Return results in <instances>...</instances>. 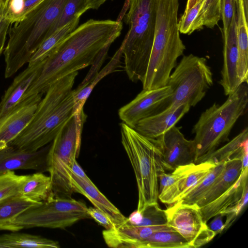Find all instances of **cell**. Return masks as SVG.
Wrapping results in <instances>:
<instances>
[{
  "instance_id": "obj_42",
  "label": "cell",
  "mask_w": 248,
  "mask_h": 248,
  "mask_svg": "<svg viewBox=\"0 0 248 248\" xmlns=\"http://www.w3.org/2000/svg\"><path fill=\"white\" fill-rule=\"evenodd\" d=\"M44 0H25L24 8L16 22L22 20L34 7Z\"/></svg>"
},
{
  "instance_id": "obj_3",
  "label": "cell",
  "mask_w": 248,
  "mask_h": 248,
  "mask_svg": "<svg viewBox=\"0 0 248 248\" xmlns=\"http://www.w3.org/2000/svg\"><path fill=\"white\" fill-rule=\"evenodd\" d=\"M156 20L154 41L143 89L167 85L178 58L186 49L180 36L178 12L179 0H155Z\"/></svg>"
},
{
  "instance_id": "obj_44",
  "label": "cell",
  "mask_w": 248,
  "mask_h": 248,
  "mask_svg": "<svg viewBox=\"0 0 248 248\" xmlns=\"http://www.w3.org/2000/svg\"><path fill=\"white\" fill-rule=\"evenodd\" d=\"M71 171L77 176L86 181L90 183H93L92 180L85 173L83 170L81 168L80 165L78 163L77 160L74 162L71 168Z\"/></svg>"
},
{
  "instance_id": "obj_41",
  "label": "cell",
  "mask_w": 248,
  "mask_h": 248,
  "mask_svg": "<svg viewBox=\"0 0 248 248\" xmlns=\"http://www.w3.org/2000/svg\"><path fill=\"white\" fill-rule=\"evenodd\" d=\"M223 216L221 214L216 215L208 225L209 228L216 234L221 233L224 230V223L223 222Z\"/></svg>"
},
{
  "instance_id": "obj_14",
  "label": "cell",
  "mask_w": 248,
  "mask_h": 248,
  "mask_svg": "<svg viewBox=\"0 0 248 248\" xmlns=\"http://www.w3.org/2000/svg\"><path fill=\"white\" fill-rule=\"evenodd\" d=\"M49 146L33 152L21 150L10 145L0 149V174L16 170L47 171L46 156Z\"/></svg>"
},
{
  "instance_id": "obj_34",
  "label": "cell",
  "mask_w": 248,
  "mask_h": 248,
  "mask_svg": "<svg viewBox=\"0 0 248 248\" xmlns=\"http://www.w3.org/2000/svg\"><path fill=\"white\" fill-rule=\"evenodd\" d=\"M220 19V0H202L198 16L199 30L204 26L213 29Z\"/></svg>"
},
{
  "instance_id": "obj_9",
  "label": "cell",
  "mask_w": 248,
  "mask_h": 248,
  "mask_svg": "<svg viewBox=\"0 0 248 248\" xmlns=\"http://www.w3.org/2000/svg\"><path fill=\"white\" fill-rule=\"evenodd\" d=\"M170 74L167 85L171 95L161 110L176 108L184 104L195 107L213 84V73L206 59L190 54L183 57Z\"/></svg>"
},
{
  "instance_id": "obj_11",
  "label": "cell",
  "mask_w": 248,
  "mask_h": 248,
  "mask_svg": "<svg viewBox=\"0 0 248 248\" xmlns=\"http://www.w3.org/2000/svg\"><path fill=\"white\" fill-rule=\"evenodd\" d=\"M165 212L168 225L181 235L191 248L207 244L217 235L203 220L196 204L176 202L170 204Z\"/></svg>"
},
{
  "instance_id": "obj_15",
  "label": "cell",
  "mask_w": 248,
  "mask_h": 248,
  "mask_svg": "<svg viewBox=\"0 0 248 248\" xmlns=\"http://www.w3.org/2000/svg\"><path fill=\"white\" fill-rule=\"evenodd\" d=\"M42 94L32 95L21 101L0 128V149L14 140L30 124Z\"/></svg>"
},
{
  "instance_id": "obj_4",
  "label": "cell",
  "mask_w": 248,
  "mask_h": 248,
  "mask_svg": "<svg viewBox=\"0 0 248 248\" xmlns=\"http://www.w3.org/2000/svg\"><path fill=\"white\" fill-rule=\"evenodd\" d=\"M66 0H44L21 21L14 23L4 49V76H13L49 36Z\"/></svg>"
},
{
  "instance_id": "obj_28",
  "label": "cell",
  "mask_w": 248,
  "mask_h": 248,
  "mask_svg": "<svg viewBox=\"0 0 248 248\" xmlns=\"http://www.w3.org/2000/svg\"><path fill=\"white\" fill-rule=\"evenodd\" d=\"M122 56V48L121 46L107 65L97 73L88 84L80 89L74 90V114L83 110V106L86 100L93 88L102 78L110 73L118 71V68H122L121 59Z\"/></svg>"
},
{
  "instance_id": "obj_27",
  "label": "cell",
  "mask_w": 248,
  "mask_h": 248,
  "mask_svg": "<svg viewBox=\"0 0 248 248\" xmlns=\"http://www.w3.org/2000/svg\"><path fill=\"white\" fill-rule=\"evenodd\" d=\"M42 202L30 200L20 195L0 201V231H12V223L18 216L31 207Z\"/></svg>"
},
{
  "instance_id": "obj_26",
  "label": "cell",
  "mask_w": 248,
  "mask_h": 248,
  "mask_svg": "<svg viewBox=\"0 0 248 248\" xmlns=\"http://www.w3.org/2000/svg\"><path fill=\"white\" fill-rule=\"evenodd\" d=\"M18 194L37 202L54 197L50 176L40 171L26 175L20 186Z\"/></svg>"
},
{
  "instance_id": "obj_20",
  "label": "cell",
  "mask_w": 248,
  "mask_h": 248,
  "mask_svg": "<svg viewBox=\"0 0 248 248\" xmlns=\"http://www.w3.org/2000/svg\"><path fill=\"white\" fill-rule=\"evenodd\" d=\"M70 182L73 192L84 196L97 209L105 214L115 227L124 223L127 217L93 183H90L75 175L71 170Z\"/></svg>"
},
{
  "instance_id": "obj_16",
  "label": "cell",
  "mask_w": 248,
  "mask_h": 248,
  "mask_svg": "<svg viewBox=\"0 0 248 248\" xmlns=\"http://www.w3.org/2000/svg\"><path fill=\"white\" fill-rule=\"evenodd\" d=\"M236 26L237 14L234 16L227 33L223 34V62L221 71V78L219 83L226 96L233 93L241 84L236 73L238 59Z\"/></svg>"
},
{
  "instance_id": "obj_31",
  "label": "cell",
  "mask_w": 248,
  "mask_h": 248,
  "mask_svg": "<svg viewBox=\"0 0 248 248\" xmlns=\"http://www.w3.org/2000/svg\"><path fill=\"white\" fill-rule=\"evenodd\" d=\"M191 248L186 240L175 230L155 232L137 242L133 248Z\"/></svg>"
},
{
  "instance_id": "obj_12",
  "label": "cell",
  "mask_w": 248,
  "mask_h": 248,
  "mask_svg": "<svg viewBox=\"0 0 248 248\" xmlns=\"http://www.w3.org/2000/svg\"><path fill=\"white\" fill-rule=\"evenodd\" d=\"M154 140L165 171L172 172L179 167L195 163L194 141L186 139L179 127L174 125Z\"/></svg>"
},
{
  "instance_id": "obj_40",
  "label": "cell",
  "mask_w": 248,
  "mask_h": 248,
  "mask_svg": "<svg viewBox=\"0 0 248 248\" xmlns=\"http://www.w3.org/2000/svg\"><path fill=\"white\" fill-rule=\"evenodd\" d=\"M87 212L91 218H93L105 230H109L115 226L108 217L99 209L96 207H90L87 208Z\"/></svg>"
},
{
  "instance_id": "obj_19",
  "label": "cell",
  "mask_w": 248,
  "mask_h": 248,
  "mask_svg": "<svg viewBox=\"0 0 248 248\" xmlns=\"http://www.w3.org/2000/svg\"><path fill=\"white\" fill-rule=\"evenodd\" d=\"M190 108L184 104L176 108L165 109L140 121L134 129L145 137L156 139L175 125Z\"/></svg>"
},
{
  "instance_id": "obj_32",
  "label": "cell",
  "mask_w": 248,
  "mask_h": 248,
  "mask_svg": "<svg viewBox=\"0 0 248 248\" xmlns=\"http://www.w3.org/2000/svg\"><path fill=\"white\" fill-rule=\"evenodd\" d=\"M224 163L216 164L203 179L186 192L176 202L185 204H196L208 191L221 173Z\"/></svg>"
},
{
  "instance_id": "obj_17",
  "label": "cell",
  "mask_w": 248,
  "mask_h": 248,
  "mask_svg": "<svg viewBox=\"0 0 248 248\" xmlns=\"http://www.w3.org/2000/svg\"><path fill=\"white\" fill-rule=\"evenodd\" d=\"M44 61L28 65L5 91L0 102V128L20 102L23 94L40 72Z\"/></svg>"
},
{
  "instance_id": "obj_30",
  "label": "cell",
  "mask_w": 248,
  "mask_h": 248,
  "mask_svg": "<svg viewBox=\"0 0 248 248\" xmlns=\"http://www.w3.org/2000/svg\"><path fill=\"white\" fill-rule=\"evenodd\" d=\"M80 16L57 29L40 45L31 58L28 65H32L45 60L58 45L78 26Z\"/></svg>"
},
{
  "instance_id": "obj_13",
  "label": "cell",
  "mask_w": 248,
  "mask_h": 248,
  "mask_svg": "<svg viewBox=\"0 0 248 248\" xmlns=\"http://www.w3.org/2000/svg\"><path fill=\"white\" fill-rule=\"evenodd\" d=\"M171 93L172 90L168 85L143 89L133 100L119 109V118L124 123L134 128L140 121L159 112Z\"/></svg>"
},
{
  "instance_id": "obj_39",
  "label": "cell",
  "mask_w": 248,
  "mask_h": 248,
  "mask_svg": "<svg viewBox=\"0 0 248 248\" xmlns=\"http://www.w3.org/2000/svg\"><path fill=\"white\" fill-rule=\"evenodd\" d=\"M248 202V187H247L239 202L233 207L229 208L220 214L226 217L224 223V230L229 228L235 221L236 217L240 215L247 206Z\"/></svg>"
},
{
  "instance_id": "obj_43",
  "label": "cell",
  "mask_w": 248,
  "mask_h": 248,
  "mask_svg": "<svg viewBox=\"0 0 248 248\" xmlns=\"http://www.w3.org/2000/svg\"><path fill=\"white\" fill-rule=\"evenodd\" d=\"M10 25L9 23L4 19L0 27V55L4 50L6 36Z\"/></svg>"
},
{
  "instance_id": "obj_48",
  "label": "cell",
  "mask_w": 248,
  "mask_h": 248,
  "mask_svg": "<svg viewBox=\"0 0 248 248\" xmlns=\"http://www.w3.org/2000/svg\"><path fill=\"white\" fill-rule=\"evenodd\" d=\"M10 0H7V2H6V6H7H7H8V2H9V1Z\"/></svg>"
},
{
  "instance_id": "obj_24",
  "label": "cell",
  "mask_w": 248,
  "mask_h": 248,
  "mask_svg": "<svg viewBox=\"0 0 248 248\" xmlns=\"http://www.w3.org/2000/svg\"><path fill=\"white\" fill-rule=\"evenodd\" d=\"M248 129H243L232 140L222 147L217 149L204 160L214 164L225 162L230 159L240 158L243 169L248 166Z\"/></svg>"
},
{
  "instance_id": "obj_38",
  "label": "cell",
  "mask_w": 248,
  "mask_h": 248,
  "mask_svg": "<svg viewBox=\"0 0 248 248\" xmlns=\"http://www.w3.org/2000/svg\"><path fill=\"white\" fill-rule=\"evenodd\" d=\"M238 0H220L221 19L223 25V34L227 33L232 19L237 14Z\"/></svg>"
},
{
  "instance_id": "obj_46",
  "label": "cell",
  "mask_w": 248,
  "mask_h": 248,
  "mask_svg": "<svg viewBox=\"0 0 248 248\" xmlns=\"http://www.w3.org/2000/svg\"><path fill=\"white\" fill-rule=\"evenodd\" d=\"M6 8L3 4L0 3V27L4 20Z\"/></svg>"
},
{
  "instance_id": "obj_8",
  "label": "cell",
  "mask_w": 248,
  "mask_h": 248,
  "mask_svg": "<svg viewBox=\"0 0 248 248\" xmlns=\"http://www.w3.org/2000/svg\"><path fill=\"white\" fill-rule=\"evenodd\" d=\"M87 116L83 110L74 114L49 146L46 156L47 171L52 183L54 197L71 198V168L78 156L81 133Z\"/></svg>"
},
{
  "instance_id": "obj_22",
  "label": "cell",
  "mask_w": 248,
  "mask_h": 248,
  "mask_svg": "<svg viewBox=\"0 0 248 248\" xmlns=\"http://www.w3.org/2000/svg\"><path fill=\"white\" fill-rule=\"evenodd\" d=\"M215 165L206 161L180 166L175 169L178 173V178L171 191L170 204L176 202L186 192L203 179Z\"/></svg>"
},
{
  "instance_id": "obj_18",
  "label": "cell",
  "mask_w": 248,
  "mask_h": 248,
  "mask_svg": "<svg viewBox=\"0 0 248 248\" xmlns=\"http://www.w3.org/2000/svg\"><path fill=\"white\" fill-rule=\"evenodd\" d=\"M164 230H174L168 225L135 226L129 224L126 220L119 227L104 230L102 235L109 247L133 248L137 242L146 238L155 232Z\"/></svg>"
},
{
  "instance_id": "obj_45",
  "label": "cell",
  "mask_w": 248,
  "mask_h": 248,
  "mask_svg": "<svg viewBox=\"0 0 248 248\" xmlns=\"http://www.w3.org/2000/svg\"><path fill=\"white\" fill-rule=\"evenodd\" d=\"M107 0H89L88 9H98Z\"/></svg>"
},
{
  "instance_id": "obj_2",
  "label": "cell",
  "mask_w": 248,
  "mask_h": 248,
  "mask_svg": "<svg viewBox=\"0 0 248 248\" xmlns=\"http://www.w3.org/2000/svg\"><path fill=\"white\" fill-rule=\"evenodd\" d=\"M78 73L70 74L49 87L30 124L8 145L33 152L52 141L74 114L73 88Z\"/></svg>"
},
{
  "instance_id": "obj_6",
  "label": "cell",
  "mask_w": 248,
  "mask_h": 248,
  "mask_svg": "<svg viewBox=\"0 0 248 248\" xmlns=\"http://www.w3.org/2000/svg\"><path fill=\"white\" fill-rule=\"evenodd\" d=\"M248 104V87L243 83L222 104L215 103L201 114L192 129L196 164L203 162L220 144L230 140L231 131L244 114Z\"/></svg>"
},
{
  "instance_id": "obj_5",
  "label": "cell",
  "mask_w": 248,
  "mask_h": 248,
  "mask_svg": "<svg viewBox=\"0 0 248 248\" xmlns=\"http://www.w3.org/2000/svg\"><path fill=\"white\" fill-rule=\"evenodd\" d=\"M122 17L129 26L121 46L124 69L130 80L141 82L153 46L156 20L155 0H128Z\"/></svg>"
},
{
  "instance_id": "obj_37",
  "label": "cell",
  "mask_w": 248,
  "mask_h": 248,
  "mask_svg": "<svg viewBox=\"0 0 248 248\" xmlns=\"http://www.w3.org/2000/svg\"><path fill=\"white\" fill-rule=\"evenodd\" d=\"M202 0H199L187 12L184 13L178 21L179 32L190 34L196 30H199L198 16Z\"/></svg>"
},
{
  "instance_id": "obj_35",
  "label": "cell",
  "mask_w": 248,
  "mask_h": 248,
  "mask_svg": "<svg viewBox=\"0 0 248 248\" xmlns=\"http://www.w3.org/2000/svg\"><path fill=\"white\" fill-rule=\"evenodd\" d=\"M25 177L16 174L14 170L0 174V201L19 195V187Z\"/></svg>"
},
{
  "instance_id": "obj_29",
  "label": "cell",
  "mask_w": 248,
  "mask_h": 248,
  "mask_svg": "<svg viewBox=\"0 0 248 248\" xmlns=\"http://www.w3.org/2000/svg\"><path fill=\"white\" fill-rule=\"evenodd\" d=\"M58 242L41 236L13 232L0 235V248H58Z\"/></svg>"
},
{
  "instance_id": "obj_21",
  "label": "cell",
  "mask_w": 248,
  "mask_h": 248,
  "mask_svg": "<svg viewBox=\"0 0 248 248\" xmlns=\"http://www.w3.org/2000/svg\"><path fill=\"white\" fill-rule=\"evenodd\" d=\"M248 168L243 169L236 182L226 192L209 203L199 208L203 220L207 221L216 215L234 206L248 187Z\"/></svg>"
},
{
  "instance_id": "obj_47",
  "label": "cell",
  "mask_w": 248,
  "mask_h": 248,
  "mask_svg": "<svg viewBox=\"0 0 248 248\" xmlns=\"http://www.w3.org/2000/svg\"><path fill=\"white\" fill-rule=\"evenodd\" d=\"M199 0H187L184 13L187 12Z\"/></svg>"
},
{
  "instance_id": "obj_7",
  "label": "cell",
  "mask_w": 248,
  "mask_h": 248,
  "mask_svg": "<svg viewBox=\"0 0 248 248\" xmlns=\"http://www.w3.org/2000/svg\"><path fill=\"white\" fill-rule=\"evenodd\" d=\"M121 125L122 143L137 181V210L141 212L147 205L157 202L158 175L165 171L160 164L154 139L143 136L124 123Z\"/></svg>"
},
{
  "instance_id": "obj_10",
  "label": "cell",
  "mask_w": 248,
  "mask_h": 248,
  "mask_svg": "<svg viewBox=\"0 0 248 248\" xmlns=\"http://www.w3.org/2000/svg\"><path fill=\"white\" fill-rule=\"evenodd\" d=\"M87 208L84 202L71 197H52L18 216L12 223V232L33 227L65 229L90 218Z\"/></svg>"
},
{
  "instance_id": "obj_25",
  "label": "cell",
  "mask_w": 248,
  "mask_h": 248,
  "mask_svg": "<svg viewBox=\"0 0 248 248\" xmlns=\"http://www.w3.org/2000/svg\"><path fill=\"white\" fill-rule=\"evenodd\" d=\"M248 21L245 17L243 0H238L236 26L238 59L236 73L241 84L247 83L248 79Z\"/></svg>"
},
{
  "instance_id": "obj_23",
  "label": "cell",
  "mask_w": 248,
  "mask_h": 248,
  "mask_svg": "<svg viewBox=\"0 0 248 248\" xmlns=\"http://www.w3.org/2000/svg\"><path fill=\"white\" fill-rule=\"evenodd\" d=\"M242 170V162L240 158H235L225 162L221 173L196 205L200 208L217 198L236 182Z\"/></svg>"
},
{
  "instance_id": "obj_36",
  "label": "cell",
  "mask_w": 248,
  "mask_h": 248,
  "mask_svg": "<svg viewBox=\"0 0 248 248\" xmlns=\"http://www.w3.org/2000/svg\"><path fill=\"white\" fill-rule=\"evenodd\" d=\"M141 219L137 226H150L168 225L165 210H162L157 202L147 205L141 212Z\"/></svg>"
},
{
  "instance_id": "obj_1",
  "label": "cell",
  "mask_w": 248,
  "mask_h": 248,
  "mask_svg": "<svg viewBox=\"0 0 248 248\" xmlns=\"http://www.w3.org/2000/svg\"><path fill=\"white\" fill-rule=\"evenodd\" d=\"M122 29L121 21L111 20L91 19L77 27L45 60L21 101L32 95L44 94L58 80L92 65L99 52L120 36Z\"/></svg>"
},
{
  "instance_id": "obj_33",
  "label": "cell",
  "mask_w": 248,
  "mask_h": 248,
  "mask_svg": "<svg viewBox=\"0 0 248 248\" xmlns=\"http://www.w3.org/2000/svg\"><path fill=\"white\" fill-rule=\"evenodd\" d=\"M89 0H66L58 18L50 30L49 36L75 17H80L89 10Z\"/></svg>"
}]
</instances>
